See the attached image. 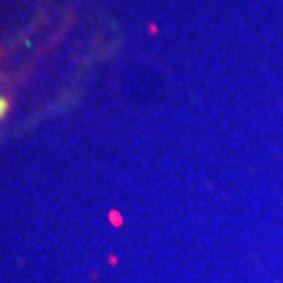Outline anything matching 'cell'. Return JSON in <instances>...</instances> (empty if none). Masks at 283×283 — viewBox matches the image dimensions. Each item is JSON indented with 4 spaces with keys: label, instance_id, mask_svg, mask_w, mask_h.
Returning a JSON list of instances; mask_svg holds the SVG:
<instances>
[{
    "label": "cell",
    "instance_id": "6da1fadb",
    "mask_svg": "<svg viewBox=\"0 0 283 283\" xmlns=\"http://www.w3.org/2000/svg\"><path fill=\"white\" fill-rule=\"evenodd\" d=\"M6 110H7V104L4 99H0V117H4V114H6Z\"/></svg>",
    "mask_w": 283,
    "mask_h": 283
}]
</instances>
